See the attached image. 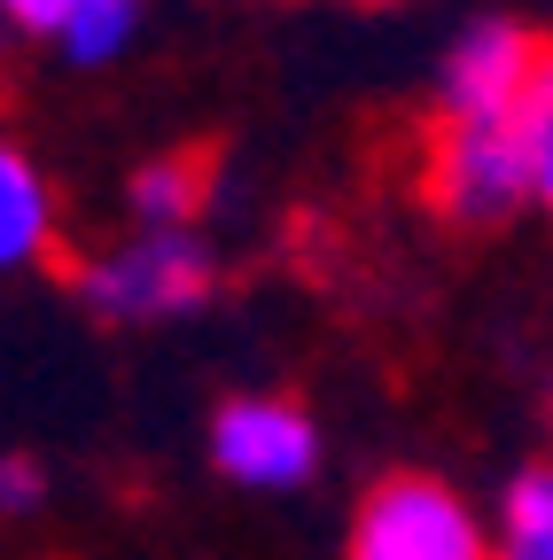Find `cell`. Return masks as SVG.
Here are the masks:
<instances>
[{"mask_svg":"<svg viewBox=\"0 0 553 560\" xmlns=\"http://www.w3.org/2000/svg\"><path fill=\"white\" fill-rule=\"evenodd\" d=\"M55 249V195L24 149L0 140V272H24Z\"/></svg>","mask_w":553,"mask_h":560,"instance_id":"obj_6","label":"cell"},{"mask_svg":"<svg viewBox=\"0 0 553 560\" xmlns=\"http://www.w3.org/2000/svg\"><path fill=\"white\" fill-rule=\"evenodd\" d=\"M133 32H141V0H87V9L62 24V55L71 62H117L133 47Z\"/></svg>","mask_w":553,"mask_h":560,"instance_id":"obj_9","label":"cell"},{"mask_svg":"<svg viewBox=\"0 0 553 560\" xmlns=\"http://www.w3.org/2000/svg\"><path fill=\"white\" fill-rule=\"evenodd\" d=\"M79 9H87V0H0V16L24 24V32H39V39H47V32L62 39V24H71Z\"/></svg>","mask_w":553,"mask_h":560,"instance_id":"obj_10","label":"cell"},{"mask_svg":"<svg viewBox=\"0 0 553 560\" xmlns=\"http://www.w3.org/2000/svg\"><path fill=\"white\" fill-rule=\"evenodd\" d=\"M352 560H499V545L437 475H390L352 514Z\"/></svg>","mask_w":553,"mask_h":560,"instance_id":"obj_1","label":"cell"},{"mask_svg":"<svg viewBox=\"0 0 553 560\" xmlns=\"http://www.w3.org/2000/svg\"><path fill=\"white\" fill-rule=\"evenodd\" d=\"M538 62L545 47L507 24V16H483L452 39L445 70H437V102H445V125H515L530 86H538Z\"/></svg>","mask_w":553,"mask_h":560,"instance_id":"obj_4","label":"cell"},{"mask_svg":"<svg viewBox=\"0 0 553 560\" xmlns=\"http://www.w3.org/2000/svg\"><path fill=\"white\" fill-rule=\"evenodd\" d=\"M211 459L250 490H297L320 467V429L289 397H234L211 420Z\"/></svg>","mask_w":553,"mask_h":560,"instance_id":"obj_5","label":"cell"},{"mask_svg":"<svg viewBox=\"0 0 553 560\" xmlns=\"http://www.w3.org/2000/svg\"><path fill=\"white\" fill-rule=\"evenodd\" d=\"M195 202H203L195 156H157V164L133 172V219H141V234H187Z\"/></svg>","mask_w":553,"mask_h":560,"instance_id":"obj_7","label":"cell"},{"mask_svg":"<svg viewBox=\"0 0 553 560\" xmlns=\"http://www.w3.org/2000/svg\"><path fill=\"white\" fill-rule=\"evenodd\" d=\"M538 195V149L515 125H445L429 149V202L460 226H499L515 202Z\"/></svg>","mask_w":553,"mask_h":560,"instance_id":"obj_2","label":"cell"},{"mask_svg":"<svg viewBox=\"0 0 553 560\" xmlns=\"http://www.w3.org/2000/svg\"><path fill=\"white\" fill-rule=\"evenodd\" d=\"M538 195H545V210H553V132L538 140Z\"/></svg>","mask_w":553,"mask_h":560,"instance_id":"obj_12","label":"cell"},{"mask_svg":"<svg viewBox=\"0 0 553 560\" xmlns=\"http://www.w3.org/2000/svg\"><path fill=\"white\" fill-rule=\"evenodd\" d=\"M79 296L102 312V319H125V327H149V319H180L211 296V249L195 234H141L110 257H94L79 272Z\"/></svg>","mask_w":553,"mask_h":560,"instance_id":"obj_3","label":"cell"},{"mask_svg":"<svg viewBox=\"0 0 553 560\" xmlns=\"http://www.w3.org/2000/svg\"><path fill=\"white\" fill-rule=\"evenodd\" d=\"M32 506H39V467L9 452L0 459V514H32Z\"/></svg>","mask_w":553,"mask_h":560,"instance_id":"obj_11","label":"cell"},{"mask_svg":"<svg viewBox=\"0 0 553 560\" xmlns=\"http://www.w3.org/2000/svg\"><path fill=\"white\" fill-rule=\"evenodd\" d=\"M499 560H553V467H522L499 506Z\"/></svg>","mask_w":553,"mask_h":560,"instance_id":"obj_8","label":"cell"}]
</instances>
